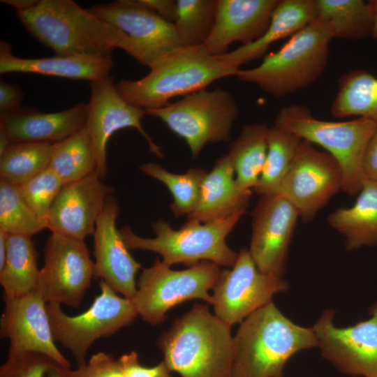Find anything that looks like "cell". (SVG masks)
I'll return each mask as SVG.
<instances>
[{
  "instance_id": "cell-41",
  "label": "cell",
  "mask_w": 377,
  "mask_h": 377,
  "mask_svg": "<svg viewBox=\"0 0 377 377\" xmlns=\"http://www.w3.org/2000/svg\"><path fill=\"white\" fill-rule=\"evenodd\" d=\"M24 93L16 84L0 82V116L13 112L20 108Z\"/></svg>"
},
{
  "instance_id": "cell-24",
  "label": "cell",
  "mask_w": 377,
  "mask_h": 377,
  "mask_svg": "<svg viewBox=\"0 0 377 377\" xmlns=\"http://www.w3.org/2000/svg\"><path fill=\"white\" fill-rule=\"evenodd\" d=\"M251 191H241L235 181V170L228 154L218 158L204 178L199 202L187 216L188 221L207 223L246 212Z\"/></svg>"
},
{
  "instance_id": "cell-4",
  "label": "cell",
  "mask_w": 377,
  "mask_h": 377,
  "mask_svg": "<svg viewBox=\"0 0 377 377\" xmlns=\"http://www.w3.org/2000/svg\"><path fill=\"white\" fill-rule=\"evenodd\" d=\"M149 68L140 79H122L115 83L125 101L145 110L163 107L172 98L205 89L217 80L235 76L238 70L212 55L204 45L178 47Z\"/></svg>"
},
{
  "instance_id": "cell-25",
  "label": "cell",
  "mask_w": 377,
  "mask_h": 377,
  "mask_svg": "<svg viewBox=\"0 0 377 377\" xmlns=\"http://www.w3.org/2000/svg\"><path fill=\"white\" fill-rule=\"evenodd\" d=\"M316 19V0H280L267 31L260 38L216 57L239 69L242 65L263 57L274 42L291 37Z\"/></svg>"
},
{
  "instance_id": "cell-20",
  "label": "cell",
  "mask_w": 377,
  "mask_h": 377,
  "mask_svg": "<svg viewBox=\"0 0 377 377\" xmlns=\"http://www.w3.org/2000/svg\"><path fill=\"white\" fill-rule=\"evenodd\" d=\"M114 187L103 182L96 172L64 185L52 204L47 228L58 233L84 240L94 235L96 223Z\"/></svg>"
},
{
  "instance_id": "cell-23",
  "label": "cell",
  "mask_w": 377,
  "mask_h": 377,
  "mask_svg": "<svg viewBox=\"0 0 377 377\" xmlns=\"http://www.w3.org/2000/svg\"><path fill=\"white\" fill-rule=\"evenodd\" d=\"M114 63L112 59L81 56H57L20 58L12 52L11 45L0 43V73H36L93 82L110 76Z\"/></svg>"
},
{
  "instance_id": "cell-26",
  "label": "cell",
  "mask_w": 377,
  "mask_h": 377,
  "mask_svg": "<svg viewBox=\"0 0 377 377\" xmlns=\"http://www.w3.org/2000/svg\"><path fill=\"white\" fill-rule=\"evenodd\" d=\"M355 202L328 215V223L345 239L348 250L377 244V181L366 179Z\"/></svg>"
},
{
  "instance_id": "cell-28",
  "label": "cell",
  "mask_w": 377,
  "mask_h": 377,
  "mask_svg": "<svg viewBox=\"0 0 377 377\" xmlns=\"http://www.w3.org/2000/svg\"><path fill=\"white\" fill-rule=\"evenodd\" d=\"M38 253L31 237L7 235L5 263L0 269L3 298H16L36 290Z\"/></svg>"
},
{
  "instance_id": "cell-32",
  "label": "cell",
  "mask_w": 377,
  "mask_h": 377,
  "mask_svg": "<svg viewBox=\"0 0 377 377\" xmlns=\"http://www.w3.org/2000/svg\"><path fill=\"white\" fill-rule=\"evenodd\" d=\"M54 143L17 142L0 155V179L20 186L49 167Z\"/></svg>"
},
{
  "instance_id": "cell-9",
  "label": "cell",
  "mask_w": 377,
  "mask_h": 377,
  "mask_svg": "<svg viewBox=\"0 0 377 377\" xmlns=\"http://www.w3.org/2000/svg\"><path fill=\"white\" fill-rule=\"evenodd\" d=\"M146 112L160 119L183 138L193 158H197L206 144L231 139V129L239 115V108L232 94L218 87L198 91Z\"/></svg>"
},
{
  "instance_id": "cell-44",
  "label": "cell",
  "mask_w": 377,
  "mask_h": 377,
  "mask_svg": "<svg viewBox=\"0 0 377 377\" xmlns=\"http://www.w3.org/2000/svg\"><path fill=\"white\" fill-rule=\"evenodd\" d=\"M45 377H75L73 371L71 368L63 367L62 365L53 362Z\"/></svg>"
},
{
  "instance_id": "cell-13",
  "label": "cell",
  "mask_w": 377,
  "mask_h": 377,
  "mask_svg": "<svg viewBox=\"0 0 377 377\" xmlns=\"http://www.w3.org/2000/svg\"><path fill=\"white\" fill-rule=\"evenodd\" d=\"M288 287L282 276L260 272L249 251L242 249L232 269H222L212 289L214 313L230 326L241 323Z\"/></svg>"
},
{
  "instance_id": "cell-15",
  "label": "cell",
  "mask_w": 377,
  "mask_h": 377,
  "mask_svg": "<svg viewBox=\"0 0 377 377\" xmlns=\"http://www.w3.org/2000/svg\"><path fill=\"white\" fill-rule=\"evenodd\" d=\"M91 95L88 103V115L85 124L94 146L96 173L105 179L108 172L107 143L116 131L124 128H135L146 140L150 151L157 157L163 156L157 145L142 127V119L145 110L125 101L118 93L110 75L90 83Z\"/></svg>"
},
{
  "instance_id": "cell-8",
  "label": "cell",
  "mask_w": 377,
  "mask_h": 377,
  "mask_svg": "<svg viewBox=\"0 0 377 377\" xmlns=\"http://www.w3.org/2000/svg\"><path fill=\"white\" fill-rule=\"evenodd\" d=\"M222 269L210 261H200L183 270H173L156 258L143 268L131 299L142 320L156 325L166 319L167 312L184 302L198 299L212 304L213 289Z\"/></svg>"
},
{
  "instance_id": "cell-10",
  "label": "cell",
  "mask_w": 377,
  "mask_h": 377,
  "mask_svg": "<svg viewBox=\"0 0 377 377\" xmlns=\"http://www.w3.org/2000/svg\"><path fill=\"white\" fill-rule=\"evenodd\" d=\"M99 287L101 293L89 309L76 316L65 313L61 304H47L54 341L70 350L77 366L87 362L85 357L96 341L114 334L138 316L131 299L119 296L103 281Z\"/></svg>"
},
{
  "instance_id": "cell-42",
  "label": "cell",
  "mask_w": 377,
  "mask_h": 377,
  "mask_svg": "<svg viewBox=\"0 0 377 377\" xmlns=\"http://www.w3.org/2000/svg\"><path fill=\"white\" fill-rule=\"evenodd\" d=\"M363 171L366 179L377 181V128L365 149Z\"/></svg>"
},
{
  "instance_id": "cell-40",
  "label": "cell",
  "mask_w": 377,
  "mask_h": 377,
  "mask_svg": "<svg viewBox=\"0 0 377 377\" xmlns=\"http://www.w3.org/2000/svg\"><path fill=\"white\" fill-rule=\"evenodd\" d=\"M118 360L125 377H173L163 360L154 367H147L140 364L135 351L122 355Z\"/></svg>"
},
{
  "instance_id": "cell-34",
  "label": "cell",
  "mask_w": 377,
  "mask_h": 377,
  "mask_svg": "<svg viewBox=\"0 0 377 377\" xmlns=\"http://www.w3.org/2000/svg\"><path fill=\"white\" fill-rule=\"evenodd\" d=\"M140 169L145 175L163 183L170 190L174 199L170 209L175 217L188 216L195 209L202 181L207 174L205 169L192 168L184 174H175L154 162L144 163Z\"/></svg>"
},
{
  "instance_id": "cell-39",
  "label": "cell",
  "mask_w": 377,
  "mask_h": 377,
  "mask_svg": "<svg viewBox=\"0 0 377 377\" xmlns=\"http://www.w3.org/2000/svg\"><path fill=\"white\" fill-rule=\"evenodd\" d=\"M73 371L75 377H125L121 364L111 354L98 352Z\"/></svg>"
},
{
  "instance_id": "cell-46",
  "label": "cell",
  "mask_w": 377,
  "mask_h": 377,
  "mask_svg": "<svg viewBox=\"0 0 377 377\" xmlns=\"http://www.w3.org/2000/svg\"><path fill=\"white\" fill-rule=\"evenodd\" d=\"M7 233L0 230V269L3 267L7 253Z\"/></svg>"
},
{
  "instance_id": "cell-12",
  "label": "cell",
  "mask_w": 377,
  "mask_h": 377,
  "mask_svg": "<svg viewBox=\"0 0 377 377\" xmlns=\"http://www.w3.org/2000/svg\"><path fill=\"white\" fill-rule=\"evenodd\" d=\"M343 181L342 169L337 160L302 140L276 194L287 199L297 209L300 217L308 222L342 190Z\"/></svg>"
},
{
  "instance_id": "cell-45",
  "label": "cell",
  "mask_w": 377,
  "mask_h": 377,
  "mask_svg": "<svg viewBox=\"0 0 377 377\" xmlns=\"http://www.w3.org/2000/svg\"><path fill=\"white\" fill-rule=\"evenodd\" d=\"M38 0H1V1L13 6L15 11H22L35 6Z\"/></svg>"
},
{
  "instance_id": "cell-16",
  "label": "cell",
  "mask_w": 377,
  "mask_h": 377,
  "mask_svg": "<svg viewBox=\"0 0 377 377\" xmlns=\"http://www.w3.org/2000/svg\"><path fill=\"white\" fill-rule=\"evenodd\" d=\"M0 318L1 339L9 341L8 355L38 353L63 367L71 364L57 347L47 311V303L36 290L16 298H3Z\"/></svg>"
},
{
  "instance_id": "cell-11",
  "label": "cell",
  "mask_w": 377,
  "mask_h": 377,
  "mask_svg": "<svg viewBox=\"0 0 377 377\" xmlns=\"http://www.w3.org/2000/svg\"><path fill=\"white\" fill-rule=\"evenodd\" d=\"M36 290L47 304L79 308L94 274L84 240L52 233L43 250Z\"/></svg>"
},
{
  "instance_id": "cell-22",
  "label": "cell",
  "mask_w": 377,
  "mask_h": 377,
  "mask_svg": "<svg viewBox=\"0 0 377 377\" xmlns=\"http://www.w3.org/2000/svg\"><path fill=\"white\" fill-rule=\"evenodd\" d=\"M87 115L88 103H85L51 113L20 107L13 112L1 115L0 126L5 129L11 143H56L83 128Z\"/></svg>"
},
{
  "instance_id": "cell-37",
  "label": "cell",
  "mask_w": 377,
  "mask_h": 377,
  "mask_svg": "<svg viewBox=\"0 0 377 377\" xmlns=\"http://www.w3.org/2000/svg\"><path fill=\"white\" fill-rule=\"evenodd\" d=\"M63 186L60 178L48 167L18 186L29 206L47 223L52 204Z\"/></svg>"
},
{
  "instance_id": "cell-30",
  "label": "cell",
  "mask_w": 377,
  "mask_h": 377,
  "mask_svg": "<svg viewBox=\"0 0 377 377\" xmlns=\"http://www.w3.org/2000/svg\"><path fill=\"white\" fill-rule=\"evenodd\" d=\"M317 19L325 22L334 38L359 40L371 36L372 16L362 0H316Z\"/></svg>"
},
{
  "instance_id": "cell-47",
  "label": "cell",
  "mask_w": 377,
  "mask_h": 377,
  "mask_svg": "<svg viewBox=\"0 0 377 377\" xmlns=\"http://www.w3.org/2000/svg\"><path fill=\"white\" fill-rule=\"evenodd\" d=\"M372 16V33L371 36L377 39V0L368 1Z\"/></svg>"
},
{
  "instance_id": "cell-33",
  "label": "cell",
  "mask_w": 377,
  "mask_h": 377,
  "mask_svg": "<svg viewBox=\"0 0 377 377\" xmlns=\"http://www.w3.org/2000/svg\"><path fill=\"white\" fill-rule=\"evenodd\" d=\"M302 139L276 125L269 127L265 163L255 192L262 195L277 193L296 154Z\"/></svg>"
},
{
  "instance_id": "cell-18",
  "label": "cell",
  "mask_w": 377,
  "mask_h": 377,
  "mask_svg": "<svg viewBox=\"0 0 377 377\" xmlns=\"http://www.w3.org/2000/svg\"><path fill=\"white\" fill-rule=\"evenodd\" d=\"M87 10L127 35L147 55L150 67L183 46L174 24L164 20L141 0H117L96 4Z\"/></svg>"
},
{
  "instance_id": "cell-2",
  "label": "cell",
  "mask_w": 377,
  "mask_h": 377,
  "mask_svg": "<svg viewBox=\"0 0 377 377\" xmlns=\"http://www.w3.org/2000/svg\"><path fill=\"white\" fill-rule=\"evenodd\" d=\"M230 328L207 304L197 303L174 320L157 343L169 369L181 377H232Z\"/></svg>"
},
{
  "instance_id": "cell-1",
  "label": "cell",
  "mask_w": 377,
  "mask_h": 377,
  "mask_svg": "<svg viewBox=\"0 0 377 377\" xmlns=\"http://www.w3.org/2000/svg\"><path fill=\"white\" fill-rule=\"evenodd\" d=\"M16 14L29 34L55 55L112 59L114 50L120 48L150 67L147 55L127 35L72 0H38Z\"/></svg>"
},
{
  "instance_id": "cell-5",
  "label": "cell",
  "mask_w": 377,
  "mask_h": 377,
  "mask_svg": "<svg viewBox=\"0 0 377 377\" xmlns=\"http://www.w3.org/2000/svg\"><path fill=\"white\" fill-rule=\"evenodd\" d=\"M334 38L329 26L316 19L294 35L278 51L265 56L257 66L238 69L235 76L281 98L313 84L328 62Z\"/></svg>"
},
{
  "instance_id": "cell-6",
  "label": "cell",
  "mask_w": 377,
  "mask_h": 377,
  "mask_svg": "<svg viewBox=\"0 0 377 377\" xmlns=\"http://www.w3.org/2000/svg\"><path fill=\"white\" fill-rule=\"evenodd\" d=\"M246 212L207 223L187 221L174 230L163 219L152 223L156 237L146 238L136 235L128 226L119 230L129 250H145L158 253L168 266L183 263L192 265L210 261L219 266L232 267L238 253L227 244L226 239Z\"/></svg>"
},
{
  "instance_id": "cell-38",
  "label": "cell",
  "mask_w": 377,
  "mask_h": 377,
  "mask_svg": "<svg viewBox=\"0 0 377 377\" xmlns=\"http://www.w3.org/2000/svg\"><path fill=\"white\" fill-rule=\"evenodd\" d=\"M53 362L48 356L38 353L8 355L0 367V377H45Z\"/></svg>"
},
{
  "instance_id": "cell-31",
  "label": "cell",
  "mask_w": 377,
  "mask_h": 377,
  "mask_svg": "<svg viewBox=\"0 0 377 377\" xmlns=\"http://www.w3.org/2000/svg\"><path fill=\"white\" fill-rule=\"evenodd\" d=\"M49 168L64 185L96 172V151L85 126L65 140L54 143Z\"/></svg>"
},
{
  "instance_id": "cell-7",
  "label": "cell",
  "mask_w": 377,
  "mask_h": 377,
  "mask_svg": "<svg viewBox=\"0 0 377 377\" xmlns=\"http://www.w3.org/2000/svg\"><path fill=\"white\" fill-rule=\"evenodd\" d=\"M274 124L324 149L342 169V191L351 195L360 191L366 179L364 155L377 128L376 122L362 117L342 121L323 120L315 117L307 107L291 104L279 110Z\"/></svg>"
},
{
  "instance_id": "cell-21",
  "label": "cell",
  "mask_w": 377,
  "mask_h": 377,
  "mask_svg": "<svg viewBox=\"0 0 377 377\" xmlns=\"http://www.w3.org/2000/svg\"><path fill=\"white\" fill-rule=\"evenodd\" d=\"M280 0H217L214 25L204 45L214 56L235 42L249 44L267 31Z\"/></svg>"
},
{
  "instance_id": "cell-35",
  "label": "cell",
  "mask_w": 377,
  "mask_h": 377,
  "mask_svg": "<svg viewBox=\"0 0 377 377\" xmlns=\"http://www.w3.org/2000/svg\"><path fill=\"white\" fill-rule=\"evenodd\" d=\"M47 228L23 198L19 186L0 180V230L32 237Z\"/></svg>"
},
{
  "instance_id": "cell-14",
  "label": "cell",
  "mask_w": 377,
  "mask_h": 377,
  "mask_svg": "<svg viewBox=\"0 0 377 377\" xmlns=\"http://www.w3.org/2000/svg\"><path fill=\"white\" fill-rule=\"evenodd\" d=\"M333 317L326 310L312 327L323 357L343 374L377 377V302L368 319L353 325L336 327Z\"/></svg>"
},
{
  "instance_id": "cell-19",
  "label": "cell",
  "mask_w": 377,
  "mask_h": 377,
  "mask_svg": "<svg viewBox=\"0 0 377 377\" xmlns=\"http://www.w3.org/2000/svg\"><path fill=\"white\" fill-rule=\"evenodd\" d=\"M119 214L118 202L112 195L96 220L93 235L94 274L116 293L132 299L137 291L135 277L141 265L129 253L117 228Z\"/></svg>"
},
{
  "instance_id": "cell-3",
  "label": "cell",
  "mask_w": 377,
  "mask_h": 377,
  "mask_svg": "<svg viewBox=\"0 0 377 377\" xmlns=\"http://www.w3.org/2000/svg\"><path fill=\"white\" fill-rule=\"evenodd\" d=\"M318 344L313 328L294 323L271 302L246 317L233 337L232 377H283L293 355Z\"/></svg>"
},
{
  "instance_id": "cell-27",
  "label": "cell",
  "mask_w": 377,
  "mask_h": 377,
  "mask_svg": "<svg viewBox=\"0 0 377 377\" xmlns=\"http://www.w3.org/2000/svg\"><path fill=\"white\" fill-rule=\"evenodd\" d=\"M269 130L264 122L245 125L230 145L228 154L242 192L251 191L258 185L267 157Z\"/></svg>"
},
{
  "instance_id": "cell-17",
  "label": "cell",
  "mask_w": 377,
  "mask_h": 377,
  "mask_svg": "<svg viewBox=\"0 0 377 377\" xmlns=\"http://www.w3.org/2000/svg\"><path fill=\"white\" fill-rule=\"evenodd\" d=\"M299 217L297 209L283 196H260L253 213L249 249L260 272L283 277L289 245Z\"/></svg>"
},
{
  "instance_id": "cell-36",
  "label": "cell",
  "mask_w": 377,
  "mask_h": 377,
  "mask_svg": "<svg viewBox=\"0 0 377 377\" xmlns=\"http://www.w3.org/2000/svg\"><path fill=\"white\" fill-rule=\"evenodd\" d=\"M174 26L183 46L203 45L212 29L217 0H177Z\"/></svg>"
},
{
  "instance_id": "cell-29",
  "label": "cell",
  "mask_w": 377,
  "mask_h": 377,
  "mask_svg": "<svg viewBox=\"0 0 377 377\" xmlns=\"http://www.w3.org/2000/svg\"><path fill=\"white\" fill-rule=\"evenodd\" d=\"M330 113L337 118L356 116L377 124V78L361 69L342 75Z\"/></svg>"
},
{
  "instance_id": "cell-43",
  "label": "cell",
  "mask_w": 377,
  "mask_h": 377,
  "mask_svg": "<svg viewBox=\"0 0 377 377\" xmlns=\"http://www.w3.org/2000/svg\"><path fill=\"white\" fill-rule=\"evenodd\" d=\"M166 21L174 23L177 13V0H141Z\"/></svg>"
},
{
  "instance_id": "cell-48",
  "label": "cell",
  "mask_w": 377,
  "mask_h": 377,
  "mask_svg": "<svg viewBox=\"0 0 377 377\" xmlns=\"http://www.w3.org/2000/svg\"><path fill=\"white\" fill-rule=\"evenodd\" d=\"M10 143L5 129L0 126V155L6 150Z\"/></svg>"
}]
</instances>
